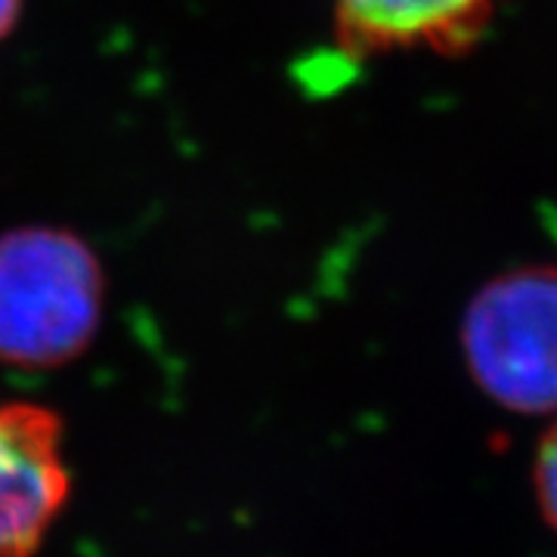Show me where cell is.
<instances>
[{
    "mask_svg": "<svg viewBox=\"0 0 557 557\" xmlns=\"http://www.w3.org/2000/svg\"><path fill=\"white\" fill-rule=\"evenodd\" d=\"M471 379L520 416L557 412V267H520L471 298L461 322Z\"/></svg>",
    "mask_w": 557,
    "mask_h": 557,
    "instance_id": "2",
    "label": "cell"
},
{
    "mask_svg": "<svg viewBox=\"0 0 557 557\" xmlns=\"http://www.w3.org/2000/svg\"><path fill=\"white\" fill-rule=\"evenodd\" d=\"M502 0H332L338 44L354 57L428 50L461 57L496 20Z\"/></svg>",
    "mask_w": 557,
    "mask_h": 557,
    "instance_id": "4",
    "label": "cell"
},
{
    "mask_svg": "<svg viewBox=\"0 0 557 557\" xmlns=\"http://www.w3.org/2000/svg\"><path fill=\"white\" fill-rule=\"evenodd\" d=\"M100 258L57 226L0 236V362L53 369L81 357L100 332Z\"/></svg>",
    "mask_w": 557,
    "mask_h": 557,
    "instance_id": "1",
    "label": "cell"
},
{
    "mask_svg": "<svg viewBox=\"0 0 557 557\" xmlns=\"http://www.w3.org/2000/svg\"><path fill=\"white\" fill-rule=\"evenodd\" d=\"M72 493L57 412L0 399V557H35Z\"/></svg>",
    "mask_w": 557,
    "mask_h": 557,
    "instance_id": "3",
    "label": "cell"
},
{
    "mask_svg": "<svg viewBox=\"0 0 557 557\" xmlns=\"http://www.w3.org/2000/svg\"><path fill=\"white\" fill-rule=\"evenodd\" d=\"M533 483H536V498L542 508V518L557 533V412L545 437L539 440L536 465H533Z\"/></svg>",
    "mask_w": 557,
    "mask_h": 557,
    "instance_id": "5",
    "label": "cell"
},
{
    "mask_svg": "<svg viewBox=\"0 0 557 557\" xmlns=\"http://www.w3.org/2000/svg\"><path fill=\"white\" fill-rule=\"evenodd\" d=\"M22 16V0H0V40L10 38Z\"/></svg>",
    "mask_w": 557,
    "mask_h": 557,
    "instance_id": "6",
    "label": "cell"
}]
</instances>
